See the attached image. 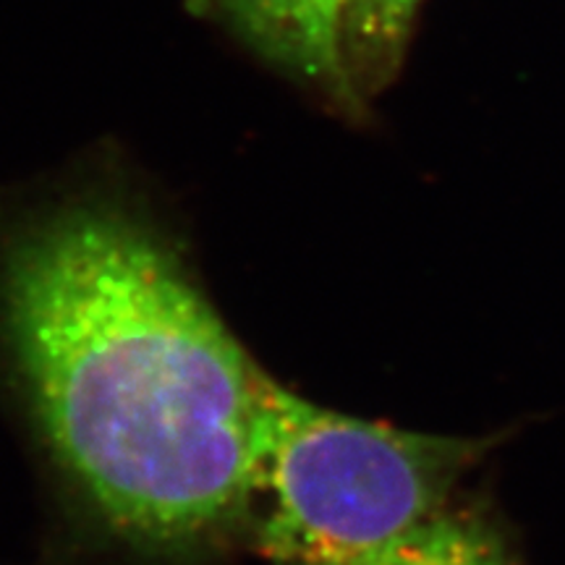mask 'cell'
Wrapping results in <instances>:
<instances>
[{
    "mask_svg": "<svg viewBox=\"0 0 565 565\" xmlns=\"http://www.w3.org/2000/svg\"><path fill=\"white\" fill-rule=\"evenodd\" d=\"M259 58L338 105V0H200Z\"/></svg>",
    "mask_w": 565,
    "mask_h": 565,
    "instance_id": "cell-3",
    "label": "cell"
},
{
    "mask_svg": "<svg viewBox=\"0 0 565 565\" xmlns=\"http://www.w3.org/2000/svg\"><path fill=\"white\" fill-rule=\"evenodd\" d=\"M508 433L450 437L309 404L267 374L254 545L275 565H359L456 498ZM252 503V505H254Z\"/></svg>",
    "mask_w": 565,
    "mask_h": 565,
    "instance_id": "cell-2",
    "label": "cell"
},
{
    "mask_svg": "<svg viewBox=\"0 0 565 565\" xmlns=\"http://www.w3.org/2000/svg\"><path fill=\"white\" fill-rule=\"evenodd\" d=\"M424 0H338V108L362 113L398 76Z\"/></svg>",
    "mask_w": 565,
    "mask_h": 565,
    "instance_id": "cell-4",
    "label": "cell"
},
{
    "mask_svg": "<svg viewBox=\"0 0 565 565\" xmlns=\"http://www.w3.org/2000/svg\"><path fill=\"white\" fill-rule=\"evenodd\" d=\"M359 565H521V557L490 503L454 498Z\"/></svg>",
    "mask_w": 565,
    "mask_h": 565,
    "instance_id": "cell-5",
    "label": "cell"
},
{
    "mask_svg": "<svg viewBox=\"0 0 565 565\" xmlns=\"http://www.w3.org/2000/svg\"><path fill=\"white\" fill-rule=\"evenodd\" d=\"M0 335L55 466L113 536L192 555L249 519L267 374L145 210L97 189L13 223Z\"/></svg>",
    "mask_w": 565,
    "mask_h": 565,
    "instance_id": "cell-1",
    "label": "cell"
}]
</instances>
